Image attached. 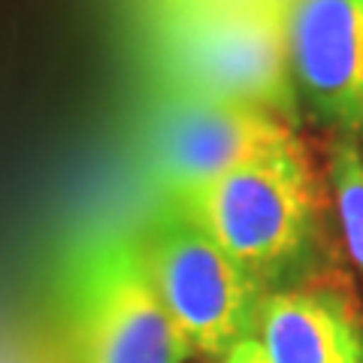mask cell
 <instances>
[{"mask_svg": "<svg viewBox=\"0 0 363 363\" xmlns=\"http://www.w3.org/2000/svg\"><path fill=\"white\" fill-rule=\"evenodd\" d=\"M221 363H267V357H264V348H260L257 339H245V342L227 351Z\"/></svg>", "mask_w": 363, "mask_h": 363, "instance_id": "obj_9", "label": "cell"}, {"mask_svg": "<svg viewBox=\"0 0 363 363\" xmlns=\"http://www.w3.org/2000/svg\"><path fill=\"white\" fill-rule=\"evenodd\" d=\"M157 297L185 336L191 354L224 357L255 339L267 288L173 203L136 236Z\"/></svg>", "mask_w": 363, "mask_h": 363, "instance_id": "obj_4", "label": "cell"}, {"mask_svg": "<svg viewBox=\"0 0 363 363\" xmlns=\"http://www.w3.org/2000/svg\"><path fill=\"white\" fill-rule=\"evenodd\" d=\"M255 339L267 363H363V315L330 285L272 288Z\"/></svg>", "mask_w": 363, "mask_h": 363, "instance_id": "obj_7", "label": "cell"}, {"mask_svg": "<svg viewBox=\"0 0 363 363\" xmlns=\"http://www.w3.org/2000/svg\"><path fill=\"white\" fill-rule=\"evenodd\" d=\"M285 52L300 112L339 136L363 130V0H288Z\"/></svg>", "mask_w": 363, "mask_h": 363, "instance_id": "obj_6", "label": "cell"}, {"mask_svg": "<svg viewBox=\"0 0 363 363\" xmlns=\"http://www.w3.org/2000/svg\"><path fill=\"white\" fill-rule=\"evenodd\" d=\"M300 143L294 124L240 100L164 88L143 121V157L167 200L188 197L255 157Z\"/></svg>", "mask_w": 363, "mask_h": 363, "instance_id": "obj_5", "label": "cell"}, {"mask_svg": "<svg viewBox=\"0 0 363 363\" xmlns=\"http://www.w3.org/2000/svg\"><path fill=\"white\" fill-rule=\"evenodd\" d=\"M167 203L197 221L267 291L312 245L315 182L303 140Z\"/></svg>", "mask_w": 363, "mask_h": 363, "instance_id": "obj_2", "label": "cell"}, {"mask_svg": "<svg viewBox=\"0 0 363 363\" xmlns=\"http://www.w3.org/2000/svg\"><path fill=\"white\" fill-rule=\"evenodd\" d=\"M288 0H152L149 40L164 88L240 100L300 121L285 52Z\"/></svg>", "mask_w": 363, "mask_h": 363, "instance_id": "obj_1", "label": "cell"}, {"mask_svg": "<svg viewBox=\"0 0 363 363\" xmlns=\"http://www.w3.org/2000/svg\"><path fill=\"white\" fill-rule=\"evenodd\" d=\"M70 363H185L191 348L157 297L136 236L85 242L64 272Z\"/></svg>", "mask_w": 363, "mask_h": 363, "instance_id": "obj_3", "label": "cell"}, {"mask_svg": "<svg viewBox=\"0 0 363 363\" xmlns=\"http://www.w3.org/2000/svg\"><path fill=\"white\" fill-rule=\"evenodd\" d=\"M327 176L342 224V240L348 257L363 276V152L354 136H336L327 155Z\"/></svg>", "mask_w": 363, "mask_h": 363, "instance_id": "obj_8", "label": "cell"}]
</instances>
